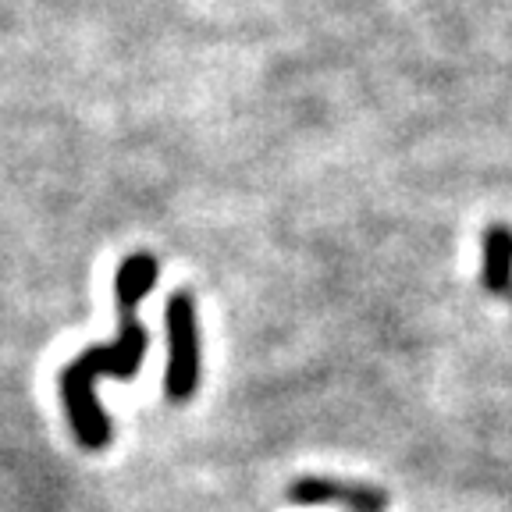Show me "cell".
Returning <instances> with one entry per match:
<instances>
[{"label": "cell", "mask_w": 512, "mask_h": 512, "mask_svg": "<svg viewBox=\"0 0 512 512\" xmlns=\"http://www.w3.org/2000/svg\"><path fill=\"white\" fill-rule=\"evenodd\" d=\"M484 267L480 278L491 296H512V228L502 221L484 228Z\"/></svg>", "instance_id": "277c9868"}, {"label": "cell", "mask_w": 512, "mask_h": 512, "mask_svg": "<svg viewBox=\"0 0 512 512\" xmlns=\"http://www.w3.org/2000/svg\"><path fill=\"white\" fill-rule=\"evenodd\" d=\"M157 274H160V267L153 253L125 256V264L114 274V299H118V303L139 306L153 292V285H157Z\"/></svg>", "instance_id": "5b68a950"}, {"label": "cell", "mask_w": 512, "mask_h": 512, "mask_svg": "<svg viewBox=\"0 0 512 512\" xmlns=\"http://www.w3.org/2000/svg\"><path fill=\"white\" fill-rule=\"evenodd\" d=\"M168 370H164V395L171 402H189L200 388V320L189 292L168 299Z\"/></svg>", "instance_id": "7a4b0ae2"}, {"label": "cell", "mask_w": 512, "mask_h": 512, "mask_svg": "<svg viewBox=\"0 0 512 512\" xmlns=\"http://www.w3.org/2000/svg\"><path fill=\"white\" fill-rule=\"evenodd\" d=\"M121 331L111 345H96V349L79 352L61 374V399L68 409V420H72L75 441L89 452L104 448L111 441V420L96 402V381L100 377H114V381H132L146 356V345L150 335L139 324L136 306L118 303Z\"/></svg>", "instance_id": "6da1fadb"}, {"label": "cell", "mask_w": 512, "mask_h": 512, "mask_svg": "<svg viewBox=\"0 0 512 512\" xmlns=\"http://www.w3.org/2000/svg\"><path fill=\"white\" fill-rule=\"evenodd\" d=\"M288 502L296 505H320V502H342L352 512H384L388 495L370 484H338L328 477H299L288 484Z\"/></svg>", "instance_id": "3957f363"}]
</instances>
